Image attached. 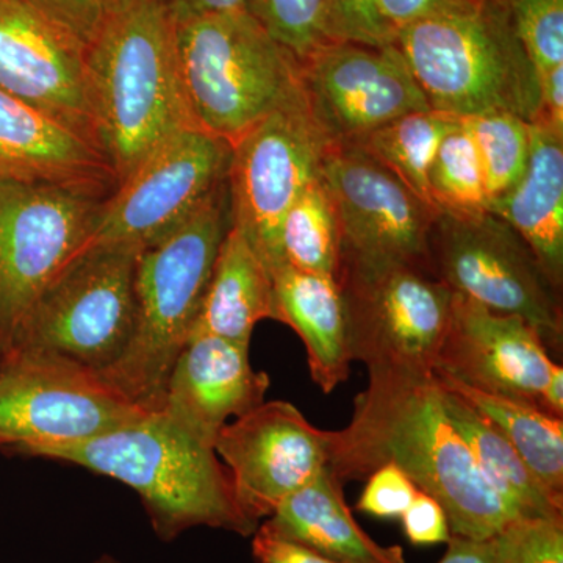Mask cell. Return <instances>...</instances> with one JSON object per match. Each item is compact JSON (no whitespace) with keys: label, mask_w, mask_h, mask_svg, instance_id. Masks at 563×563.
I'll list each match as a JSON object with an SVG mask.
<instances>
[{"label":"cell","mask_w":563,"mask_h":563,"mask_svg":"<svg viewBox=\"0 0 563 563\" xmlns=\"http://www.w3.org/2000/svg\"><path fill=\"white\" fill-rule=\"evenodd\" d=\"M388 463L442 504L453 536L484 542L521 517L485 479L448 417L435 373L369 369L350 424L331 431L328 468L343 485Z\"/></svg>","instance_id":"6da1fadb"},{"label":"cell","mask_w":563,"mask_h":563,"mask_svg":"<svg viewBox=\"0 0 563 563\" xmlns=\"http://www.w3.org/2000/svg\"><path fill=\"white\" fill-rule=\"evenodd\" d=\"M96 143L117 181L192 124L177 62L176 18L165 0H111L85 46Z\"/></svg>","instance_id":"7a4b0ae2"},{"label":"cell","mask_w":563,"mask_h":563,"mask_svg":"<svg viewBox=\"0 0 563 563\" xmlns=\"http://www.w3.org/2000/svg\"><path fill=\"white\" fill-rule=\"evenodd\" d=\"M32 457L73 463L128 485L166 543L195 528L242 537L258 529L240 510L231 474L213 448L162 412L85 442L41 448Z\"/></svg>","instance_id":"3957f363"},{"label":"cell","mask_w":563,"mask_h":563,"mask_svg":"<svg viewBox=\"0 0 563 563\" xmlns=\"http://www.w3.org/2000/svg\"><path fill=\"white\" fill-rule=\"evenodd\" d=\"M231 196L222 181L176 231L141 252L131 342L102 376L147 412H162L174 363L190 340L225 233Z\"/></svg>","instance_id":"277c9868"},{"label":"cell","mask_w":563,"mask_h":563,"mask_svg":"<svg viewBox=\"0 0 563 563\" xmlns=\"http://www.w3.org/2000/svg\"><path fill=\"white\" fill-rule=\"evenodd\" d=\"M396 46L429 107L465 120L509 113L533 124L542 118L540 77L503 0H484L415 21Z\"/></svg>","instance_id":"5b68a950"},{"label":"cell","mask_w":563,"mask_h":563,"mask_svg":"<svg viewBox=\"0 0 563 563\" xmlns=\"http://www.w3.org/2000/svg\"><path fill=\"white\" fill-rule=\"evenodd\" d=\"M192 124L235 143L299 87V62L247 10L176 16Z\"/></svg>","instance_id":"8992f818"},{"label":"cell","mask_w":563,"mask_h":563,"mask_svg":"<svg viewBox=\"0 0 563 563\" xmlns=\"http://www.w3.org/2000/svg\"><path fill=\"white\" fill-rule=\"evenodd\" d=\"M147 413L154 412L101 372L58 352L14 347L0 357V450L33 455L95 439Z\"/></svg>","instance_id":"52a82bcc"},{"label":"cell","mask_w":563,"mask_h":563,"mask_svg":"<svg viewBox=\"0 0 563 563\" xmlns=\"http://www.w3.org/2000/svg\"><path fill=\"white\" fill-rule=\"evenodd\" d=\"M429 265L457 295L531 324L551 357H562V290L520 233L501 218L490 211L473 217L437 214Z\"/></svg>","instance_id":"ba28073f"},{"label":"cell","mask_w":563,"mask_h":563,"mask_svg":"<svg viewBox=\"0 0 563 563\" xmlns=\"http://www.w3.org/2000/svg\"><path fill=\"white\" fill-rule=\"evenodd\" d=\"M98 192L0 180V357L44 290L90 242Z\"/></svg>","instance_id":"9c48e42d"},{"label":"cell","mask_w":563,"mask_h":563,"mask_svg":"<svg viewBox=\"0 0 563 563\" xmlns=\"http://www.w3.org/2000/svg\"><path fill=\"white\" fill-rule=\"evenodd\" d=\"M140 254L125 246L85 247L40 296L11 350L40 347L101 373L109 368L135 328Z\"/></svg>","instance_id":"30bf717a"},{"label":"cell","mask_w":563,"mask_h":563,"mask_svg":"<svg viewBox=\"0 0 563 563\" xmlns=\"http://www.w3.org/2000/svg\"><path fill=\"white\" fill-rule=\"evenodd\" d=\"M231 147L225 181L232 225L274 274L284 266L282 221L307 187L320 179L329 150L303 101L301 85Z\"/></svg>","instance_id":"8fae6325"},{"label":"cell","mask_w":563,"mask_h":563,"mask_svg":"<svg viewBox=\"0 0 563 563\" xmlns=\"http://www.w3.org/2000/svg\"><path fill=\"white\" fill-rule=\"evenodd\" d=\"M352 361L366 369L435 372L454 291L428 266L340 269Z\"/></svg>","instance_id":"7c38bea8"},{"label":"cell","mask_w":563,"mask_h":563,"mask_svg":"<svg viewBox=\"0 0 563 563\" xmlns=\"http://www.w3.org/2000/svg\"><path fill=\"white\" fill-rule=\"evenodd\" d=\"M232 147L198 128L181 129L136 166L103 201L87 246H154L228 177Z\"/></svg>","instance_id":"4fadbf2b"},{"label":"cell","mask_w":563,"mask_h":563,"mask_svg":"<svg viewBox=\"0 0 563 563\" xmlns=\"http://www.w3.org/2000/svg\"><path fill=\"white\" fill-rule=\"evenodd\" d=\"M322 180L340 231V269L429 265V239L439 211L352 144L329 146ZM339 269V272H340Z\"/></svg>","instance_id":"5bb4252c"},{"label":"cell","mask_w":563,"mask_h":563,"mask_svg":"<svg viewBox=\"0 0 563 563\" xmlns=\"http://www.w3.org/2000/svg\"><path fill=\"white\" fill-rule=\"evenodd\" d=\"M299 85L329 146L354 144L396 118L432 110L396 44H322L299 62Z\"/></svg>","instance_id":"9a60e30c"},{"label":"cell","mask_w":563,"mask_h":563,"mask_svg":"<svg viewBox=\"0 0 563 563\" xmlns=\"http://www.w3.org/2000/svg\"><path fill=\"white\" fill-rule=\"evenodd\" d=\"M213 450L231 474L240 510L261 526L328 468L331 431L314 428L291 402L265 401L228 422Z\"/></svg>","instance_id":"2e32d148"},{"label":"cell","mask_w":563,"mask_h":563,"mask_svg":"<svg viewBox=\"0 0 563 563\" xmlns=\"http://www.w3.org/2000/svg\"><path fill=\"white\" fill-rule=\"evenodd\" d=\"M0 90L99 150L85 44L24 0H0Z\"/></svg>","instance_id":"e0dca14e"},{"label":"cell","mask_w":563,"mask_h":563,"mask_svg":"<svg viewBox=\"0 0 563 563\" xmlns=\"http://www.w3.org/2000/svg\"><path fill=\"white\" fill-rule=\"evenodd\" d=\"M554 362L531 324L454 292L450 325L433 373L474 390L540 407Z\"/></svg>","instance_id":"ac0fdd59"},{"label":"cell","mask_w":563,"mask_h":563,"mask_svg":"<svg viewBox=\"0 0 563 563\" xmlns=\"http://www.w3.org/2000/svg\"><path fill=\"white\" fill-rule=\"evenodd\" d=\"M269 385L268 374L252 368L250 344L191 336L169 374L162 413L213 448L229 418L265 402Z\"/></svg>","instance_id":"d6986e66"},{"label":"cell","mask_w":563,"mask_h":563,"mask_svg":"<svg viewBox=\"0 0 563 563\" xmlns=\"http://www.w3.org/2000/svg\"><path fill=\"white\" fill-rule=\"evenodd\" d=\"M0 180L63 185L101 195L117 176L90 141L0 90Z\"/></svg>","instance_id":"ffe728a7"},{"label":"cell","mask_w":563,"mask_h":563,"mask_svg":"<svg viewBox=\"0 0 563 563\" xmlns=\"http://www.w3.org/2000/svg\"><path fill=\"white\" fill-rule=\"evenodd\" d=\"M274 320L298 333L310 376L329 395L351 373L346 309L339 282L284 265L273 274Z\"/></svg>","instance_id":"44dd1931"},{"label":"cell","mask_w":563,"mask_h":563,"mask_svg":"<svg viewBox=\"0 0 563 563\" xmlns=\"http://www.w3.org/2000/svg\"><path fill=\"white\" fill-rule=\"evenodd\" d=\"M488 211L520 233L559 290L563 287V135L531 124L528 168Z\"/></svg>","instance_id":"7402d4cb"},{"label":"cell","mask_w":563,"mask_h":563,"mask_svg":"<svg viewBox=\"0 0 563 563\" xmlns=\"http://www.w3.org/2000/svg\"><path fill=\"white\" fill-rule=\"evenodd\" d=\"M261 526L339 563H407L402 547H384L363 531L344 499L343 484L329 468L288 496Z\"/></svg>","instance_id":"603a6c76"},{"label":"cell","mask_w":563,"mask_h":563,"mask_svg":"<svg viewBox=\"0 0 563 563\" xmlns=\"http://www.w3.org/2000/svg\"><path fill=\"white\" fill-rule=\"evenodd\" d=\"M274 320V279L240 229L222 240L191 336L217 335L250 344L255 325Z\"/></svg>","instance_id":"cb8c5ba5"},{"label":"cell","mask_w":563,"mask_h":563,"mask_svg":"<svg viewBox=\"0 0 563 563\" xmlns=\"http://www.w3.org/2000/svg\"><path fill=\"white\" fill-rule=\"evenodd\" d=\"M435 374L448 390L461 396L512 444L544 490L563 503V418L533 404L474 390L444 374Z\"/></svg>","instance_id":"d4e9b609"},{"label":"cell","mask_w":563,"mask_h":563,"mask_svg":"<svg viewBox=\"0 0 563 563\" xmlns=\"http://www.w3.org/2000/svg\"><path fill=\"white\" fill-rule=\"evenodd\" d=\"M442 388L448 417L461 433L485 479L504 501L521 517L563 518V503L544 490L512 444L461 396L444 385Z\"/></svg>","instance_id":"484cf974"},{"label":"cell","mask_w":563,"mask_h":563,"mask_svg":"<svg viewBox=\"0 0 563 563\" xmlns=\"http://www.w3.org/2000/svg\"><path fill=\"white\" fill-rule=\"evenodd\" d=\"M461 122L459 118L435 110L415 111L387 122L352 146L366 152L395 174L421 201L435 209L429 192V169L444 136Z\"/></svg>","instance_id":"4316f807"},{"label":"cell","mask_w":563,"mask_h":563,"mask_svg":"<svg viewBox=\"0 0 563 563\" xmlns=\"http://www.w3.org/2000/svg\"><path fill=\"white\" fill-rule=\"evenodd\" d=\"M284 265L333 277L340 269V231L331 192L322 176L292 203L280 228Z\"/></svg>","instance_id":"83f0119b"},{"label":"cell","mask_w":563,"mask_h":563,"mask_svg":"<svg viewBox=\"0 0 563 563\" xmlns=\"http://www.w3.org/2000/svg\"><path fill=\"white\" fill-rule=\"evenodd\" d=\"M462 122L479 155L490 206L523 177L531 154V124L509 113L479 114Z\"/></svg>","instance_id":"f1b7e54d"},{"label":"cell","mask_w":563,"mask_h":563,"mask_svg":"<svg viewBox=\"0 0 563 563\" xmlns=\"http://www.w3.org/2000/svg\"><path fill=\"white\" fill-rule=\"evenodd\" d=\"M428 181L433 207L439 213L473 217L488 211L483 166L463 122L444 136L429 169Z\"/></svg>","instance_id":"f546056e"},{"label":"cell","mask_w":563,"mask_h":563,"mask_svg":"<svg viewBox=\"0 0 563 563\" xmlns=\"http://www.w3.org/2000/svg\"><path fill=\"white\" fill-rule=\"evenodd\" d=\"M246 10L298 62L328 44L324 0H246Z\"/></svg>","instance_id":"4dcf8cb0"},{"label":"cell","mask_w":563,"mask_h":563,"mask_svg":"<svg viewBox=\"0 0 563 563\" xmlns=\"http://www.w3.org/2000/svg\"><path fill=\"white\" fill-rule=\"evenodd\" d=\"M539 77L563 63V0H503Z\"/></svg>","instance_id":"1f68e13d"},{"label":"cell","mask_w":563,"mask_h":563,"mask_svg":"<svg viewBox=\"0 0 563 563\" xmlns=\"http://www.w3.org/2000/svg\"><path fill=\"white\" fill-rule=\"evenodd\" d=\"M487 543L493 563H563V518L517 517Z\"/></svg>","instance_id":"d6a6232c"},{"label":"cell","mask_w":563,"mask_h":563,"mask_svg":"<svg viewBox=\"0 0 563 563\" xmlns=\"http://www.w3.org/2000/svg\"><path fill=\"white\" fill-rule=\"evenodd\" d=\"M324 11L328 43L396 44V33L384 20L379 0H324Z\"/></svg>","instance_id":"836d02e7"},{"label":"cell","mask_w":563,"mask_h":563,"mask_svg":"<svg viewBox=\"0 0 563 563\" xmlns=\"http://www.w3.org/2000/svg\"><path fill=\"white\" fill-rule=\"evenodd\" d=\"M417 493V485L407 474L388 463L366 477L365 488L355 504V509L380 520L401 518Z\"/></svg>","instance_id":"e575fe53"},{"label":"cell","mask_w":563,"mask_h":563,"mask_svg":"<svg viewBox=\"0 0 563 563\" xmlns=\"http://www.w3.org/2000/svg\"><path fill=\"white\" fill-rule=\"evenodd\" d=\"M87 46L106 16L109 0H24Z\"/></svg>","instance_id":"d590c367"},{"label":"cell","mask_w":563,"mask_h":563,"mask_svg":"<svg viewBox=\"0 0 563 563\" xmlns=\"http://www.w3.org/2000/svg\"><path fill=\"white\" fill-rule=\"evenodd\" d=\"M399 520L407 540L415 547L448 543L453 536L442 504L421 490H418L412 504Z\"/></svg>","instance_id":"8d00e7d4"},{"label":"cell","mask_w":563,"mask_h":563,"mask_svg":"<svg viewBox=\"0 0 563 563\" xmlns=\"http://www.w3.org/2000/svg\"><path fill=\"white\" fill-rule=\"evenodd\" d=\"M252 555L257 563H339L301 543L274 536L262 526L252 536Z\"/></svg>","instance_id":"74e56055"},{"label":"cell","mask_w":563,"mask_h":563,"mask_svg":"<svg viewBox=\"0 0 563 563\" xmlns=\"http://www.w3.org/2000/svg\"><path fill=\"white\" fill-rule=\"evenodd\" d=\"M479 2L484 0H379V9L387 24L398 33L415 21Z\"/></svg>","instance_id":"f35d334b"},{"label":"cell","mask_w":563,"mask_h":563,"mask_svg":"<svg viewBox=\"0 0 563 563\" xmlns=\"http://www.w3.org/2000/svg\"><path fill=\"white\" fill-rule=\"evenodd\" d=\"M542 118L540 121L563 135V63L540 76Z\"/></svg>","instance_id":"ab89813d"},{"label":"cell","mask_w":563,"mask_h":563,"mask_svg":"<svg viewBox=\"0 0 563 563\" xmlns=\"http://www.w3.org/2000/svg\"><path fill=\"white\" fill-rule=\"evenodd\" d=\"M446 544V553L439 563H493L487 540L481 542L466 537L451 536Z\"/></svg>","instance_id":"60d3db41"},{"label":"cell","mask_w":563,"mask_h":563,"mask_svg":"<svg viewBox=\"0 0 563 563\" xmlns=\"http://www.w3.org/2000/svg\"><path fill=\"white\" fill-rule=\"evenodd\" d=\"M176 16L231 13L246 10V0H165Z\"/></svg>","instance_id":"b9f144b4"},{"label":"cell","mask_w":563,"mask_h":563,"mask_svg":"<svg viewBox=\"0 0 563 563\" xmlns=\"http://www.w3.org/2000/svg\"><path fill=\"white\" fill-rule=\"evenodd\" d=\"M540 407L553 417L563 418V366L554 362L544 384Z\"/></svg>","instance_id":"7bdbcfd3"},{"label":"cell","mask_w":563,"mask_h":563,"mask_svg":"<svg viewBox=\"0 0 563 563\" xmlns=\"http://www.w3.org/2000/svg\"><path fill=\"white\" fill-rule=\"evenodd\" d=\"M92 563H121V562L118 561L117 558H113V555L102 554V555H99V558L96 559V561Z\"/></svg>","instance_id":"ee69618b"},{"label":"cell","mask_w":563,"mask_h":563,"mask_svg":"<svg viewBox=\"0 0 563 563\" xmlns=\"http://www.w3.org/2000/svg\"><path fill=\"white\" fill-rule=\"evenodd\" d=\"M111 2V0H109V3Z\"/></svg>","instance_id":"f6af8a7d"}]
</instances>
